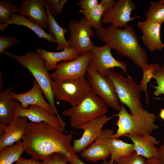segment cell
<instances>
[{"mask_svg":"<svg viewBox=\"0 0 164 164\" xmlns=\"http://www.w3.org/2000/svg\"><path fill=\"white\" fill-rule=\"evenodd\" d=\"M72 138L71 133L63 134L48 123L30 121L27 123L22 143L24 152L36 159L43 161L59 153L70 163L77 156L70 145Z\"/></svg>","mask_w":164,"mask_h":164,"instance_id":"6da1fadb","label":"cell"},{"mask_svg":"<svg viewBox=\"0 0 164 164\" xmlns=\"http://www.w3.org/2000/svg\"><path fill=\"white\" fill-rule=\"evenodd\" d=\"M97 39L114 50L119 55L129 58L137 67L142 68L148 64L145 49L139 44L137 35L131 25L123 29L111 25L96 30Z\"/></svg>","mask_w":164,"mask_h":164,"instance_id":"7a4b0ae2","label":"cell"},{"mask_svg":"<svg viewBox=\"0 0 164 164\" xmlns=\"http://www.w3.org/2000/svg\"><path fill=\"white\" fill-rule=\"evenodd\" d=\"M3 54L17 61L31 73L40 87L49 103L54 108L61 125H63L65 122L60 116L56 107L50 73L47 70L45 61L41 55L36 52L30 51H27L23 56L13 54L7 51Z\"/></svg>","mask_w":164,"mask_h":164,"instance_id":"3957f363","label":"cell"},{"mask_svg":"<svg viewBox=\"0 0 164 164\" xmlns=\"http://www.w3.org/2000/svg\"><path fill=\"white\" fill-rule=\"evenodd\" d=\"M121 108L116 114L118 119L116 123L118 127L112 137L118 138L127 134L138 136L151 135L159 126L155 123V114L144 109L135 114L129 113L120 103Z\"/></svg>","mask_w":164,"mask_h":164,"instance_id":"277c9868","label":"cell"},{"mask_svg":"<svg viewBox=\"0 0 164 164\" xmlns=\"http://www.w3.org/2000/svg\"><path fill=\"white\" fill-rule=\"evenodd\" d=\"M108 112L104 101L91 91L77 105L64 111L62 114L69 117L71 127L77 129L95 118Z\"/></svg>","mask_w":164,"mask_h":164,"instance_id":"5b68a950","label":"cell"},{"mask_svg":"<svg viewBox=\"0 0 164 164\" xmlns=\"http://www.w3.org/2000/svg\"><path fill=\"white\" fill-rule=\"evenodd\" d=\"M106 76L113 82L120 103L128 108L130 114H135L144 109L140 84L113 69L108 70Z\"/></svg>","mask_w":164,"mask_h":164,"instance_id":"8992f818","label":"cell"},{"mask_svg":"<svg viewBox=\"0 0 164 164\" xmlns=\"http://www.w3.org/2000/svg\"><path fill=\"white\" fill-rule=\"evenodd\" d=\"M52 89L56 100L67 102L72 106L80 103L91 91L85 77L53 81Z\"/></svg>","mask_w":164,"mask_h":164,"instance_id":"52a82bcc","label":"cell"},{"mask_svg":"<svg viewBox=\"0 0 164 164\" xmlns=\"http://www.w3.org/2000/svg\"><path fill=\"white\" fill-rule=\"evenodd\" d=\"M92 27L84 16L78 21L71 20L68 25L70 32L67 41L70 48L80 55L91 51L95 46L90 39L95 35Z\"/></svg>","mask_w":164,"mask_h":164,"instance_id":"ba28073f","label":"cell"},{"mask_svg":"<svg viewBox=\"0 0 164 164\" xmlns=\"http://www.w3.org/2000/svg\"><path fill=\"white\" fill-rule=\"evenodd\" d=\"M87 73L92 92L101 98L107 106L119 112L120 104L112 81L95 70L87 69Z\"/></svg>","mask_w":164,"mask_h":164,"instance_id":"9c48e42d","label":"cell"},{"mask_svg":"<svg viewBox=\"0 0 164 164\" xmlns=\"http://www.w3.org/2000/svg\"><path fill=\"white\" fill-rule=\"evenodd\" d=\"M111 49L107 45L101 46H95L91 51V57L87 69L95 70L103 76L106 77L108 70L118 67L127 74L128 77L132 78L127 73V64L122 61L116 59L112 54Z\"/></svg>","mask_w":164,"mask_h":164,"instance_id":"30bf717a","label":"cell"},{"mask_svg":"<svg viewBox=\"0 0 164 164\" xmlns=\"http://www.w3.org/2000/svg\"><path fill=\"white\" fill-rule=\"evenodd\" d=\"M91 57L89 51L72 60L61 62L55 71L50 73L51 79L53 81H59L85 77Z\"/></svg>","mask_w":164,"mask_h":164,"instance_id":"8fae6325","label":"cell"},{"mask_svg":"<svg viewBox=\"0 0 164 164\" xmlns=\"http://www.w3.org/2000/svg\"><path fill=\"white\" fill-rule=\"evenodd\" d=\"M136 8L135 3L132 0H118L111 10L103 15L102 23L117 28L125 27L128 22L136 18V15L131 17Z\"/></svg>","mask_w":164,"mask_h":164,"instance_id":"7c38bea8","label":"cell"},{"mask_svg":"<svg viewBox=\"0 0 164 164\" xmlns=\"http://www.w3.org/2000/svg\"><path fill=\"white\" fill-rule=\"evenodd\" d=\"M111 118L106 114L102 115L78 128L77 129H82L84 132L81 138L73 142L74 152H80L93 143L101 134L103 126Z\"/></svg>","mask_w":164,"mask_h":164,"instance_id":"4fadbf2b","label":"cell"},{"mask_svg":"<svg viewBox=\"0 0 164 164\" xmlns=\"http://www.w3.org/2000/svg\"><path fill=\"white\" fill-rule=\"evenodd\" d=\"M15 110L13 120L17 117H26L31 122H44L50 124L58 131H63L60 122L58 117L50 114L38 105H31L28 108H25L18 103Z\"/></svg>","mask_w":164,"mask_h":164,"instance_id":"5bb4252c","label":"cell"},{"mask_svg":"<svg viewBox=\"0 0 164 164\" xmlns=\"http://www.w3.org/2000/svg\"><path fill=\"white\" fill-rule=\"evenodd\" d=\"M112 130L103 129L100 135L88 147L82 151L81 155L87 161L95 163L106 160L111 155L108 143L114 134Z\"/></svg>","mask_w":164,"mask_h":164,"instance_id":"9a60e30c","label":"cell"},{"mask_svg":"<svg viewBox=\"0 0 164 164\" xmlns=\"http://www.w3.org/2000/svg\"><path fill=\"white\" fill-rule=\"evenodd\" d=\"M43 93L40 87L35 79L32 87L29 91L21 94H16L12 91L11 95L19 102L21 106L24 108H28L30 105H36L40 107L50 114L56 115L52 105L44 99Z\"/></svg>","mask_w":164,"mask_h":164,"instance_id":"2e32d148","label":"cell"},{"mask_svg":"<svg viewBox=\"0 0 164 164\" xmlns=\"http://www.w3.org/2000/svg\"><path fill=\"white\" fill-rule=\"evenodd\" d=\"M161 24L146 20L137 23V26L142 33L143 43L151 52L164 48V43L161 38Z\"/></svg>","mask_w":164,"mask_h":164,"instance_id":"e0dca14e","label":"cell"},{"mask_svg":"<svg viewBox=\"0 0 164 164\" xmlns=\"http://www.w3.org/2000/svg\"><path fill=\"white\" fill-rule=\"evenodd\" d=\"M46 3L45 0H23L21 2L20 13L26 16L43 29H46L49 19L45 8Z\"/></svg>","mask_w":164,"mask_h":164,"instance_id":"ac0fdd59","label":"cell"},{"mask_svg":"<svg viewBox=\"0 0 164 164\" xmlns=\"http://www.w3.org/2000/svg\"><path fill=\"white\" fill-rule=\"evenodd\" d=\"M28 120L26 117H17L8 125L5 132L0 136V151L13 145L23 139Z\"/></svg>","mask_w":164,"mask_h":164,"instance_id":"d6986e66","label":"cell"},{"mask_svg":"<svg viewBox=\"0 0 164 164\" xmlns=\"http://www.w3.org/2000/svg\"><path fill=\"white\" fill-rule=\"evenodd\" d=\"M124 136L128 138L133 142L137 155L146 159L158 158L159 149L155 146L159 144V142L153 136L151 135L138 136L127 134Z\"/></svg>","mask_w":164,"mask_h":164,"instance_id":"ffe728a7","label":"cell"},{"mask_svg":"<svg viewBox=\"0 0 164 164\" xmlns=\"http://www.w3.org/2000/svg\"><path fill=\"white\" fill-rule=\"evenodd\" d=\"M11 24L27 27L33 32L39 38L45 39L52 43H56V39L53 34L47 33L39 24L31 21L20 13L12 14L10 20L8 22L4 24H0V31L3 32L8 26Z\"/></svg>","mask_w":164,"mask_h":164,"instance_id":"44dd1931","label":"cell"},{"mask_svg":"<svg viewBox=\"0 0 164 164\" xmlns=\"http://www.w3.org/2000/svg\"><path fill=\"white\" fill-rule=\"evenodd\" d=\"M36 52L41 55L46 62V66L48 71L56 70L57 63L63 61H69L78 57L80 55L74 49L65 48L59 52H51L37 48Z\"/></svg>","mask_w":164,"mask_h":164,"instance_id":"7402d4cb","label":"cell"},{"mask_svg":"<svg viewBox=\"0 0 164 164\" xmlns=\"http://www.w3.org/2000/svg\"><path fill=\"white\" fill-rule=\"evenodd\" d=\"M11 88L0 91V125H8L13 121L15 109L18 101L12 97Z\"/></svg>","mask_w":164,"mask_h":164,"instance_id":"603a6c76","label":"cell"},{"mask_svg":"<svg viewBox=\"0 0 164 164\" xmlns=\"http://www.w3.org/2000/svg\"><path fill=\"white\" fill-rule=\"evenodd\" d=\"M45 8L48 16L49 22L48 28L50 33L54 36L56 41L57 50H63L65 48H70L69 44L65 38V34L67 32V29L61 27L56 22L55 18L51 14L48 4L46 2Z\"/></svg>","mask_w":164,"mask_h":164,"instance_id":"cb8c5ba5","label":"cell"},{"mask_svg":"<svg viewBox=\"0 0 164 164\" xmlns=\"http://www.w3.org/2000/svg\"><path fill=\"white\" fill-rule=\"evenodd\" d=\"M108 146L111 152L109 162L114 163L119 157L129 154L135 151L133 143H126L112 137L108 143Z\"/></svg>","mask_w":164,"mask_h":164,"instance_id":"d4e9b609","label":"cell"},{"mask_svg":"<svg viewBox=\"0 0 164 164\" xmlns=\"http://www.w3.org/2000/svg\"><path fill=\"white\" fill-rule=\"evenodd\" d=\"M24 152L20 141L13 145L0 151V164H12L17 162Z\"/></svg>","mask_w":164,"mask_h":164,"instance_id":"484cf974","label":"cell"},{"mask_svg":"<svg viewBox=\"0 0 164 164\" xmlns=\"http://www.w3.org/2000/svg\"><path fill=\"white\" fill-rule=\"evenodd\" d=\"M78 11L83 15L87 21L96 30L100 29L102 27V18L104 14V10L100 3L91 10L80 9Z\"/></svg>","mask_w":164,"mask_h":164,"instance_id":"4316f807","label":"cell"},{"mask_svg":"<svg viewBox=\"0 0 164 164\" xmlns=\"http://www.w3.org/2000/svg\"><path fill=\"white\" fill-rule=\"evenodd\" d=\"M146 20L162 24L164 22V4L159 0L151 2L145 12Z\"/></svg>","mask_w":164,"mask_h":164,"instance_id":"83f0119b","label":"cell"},{"mask_svg":"<svg viewBox=\"0 0 164 164\" xmlns=\"http://www.w3.org/2000/svg\"><path fill=\"white\" fill-rule=\"evenodd\" d=\"M20 7L13 4L10 0L0 1V23L4 24L11 20V15L14 13H20Z\"/></svg>","mask_w":164,"mask_h":164,"instance_id":"f1b7e54d","label":"cell"},{"mask_svg":"<svg viewBox=\"0 0 164 164\" xmlns=\"http://www.w3.org/2000/svg\"><path fill=\"white\" fill-rule=\"evenodd\" d=\"M158 63H154L147 64L142 68V78L140 84L141 91H144L145 96V103L147 105L149 104V95L147 90V85L151 79L153 78L154 72Z\"/></svg>","mask_w":164,"mask_h":164,"instance_id":"f546056e","label":"cell"},{"mask_svg":"<svg viewBox=\"0 0 164 164\" xmlns=\"http://www.w3.org/2000/svg\"><path fill=\"white\" fill-rule=\"evenodd\" d=\"M153 78L156 80L157 85L152 84L151 86L155 89L154 94L156 96L163 94L164 95V64L160 65L158 63L154 72ZM158 100H164V98H156Z\"/></svg>","mask_w":164,"mask_h":164,"instance_id":"4dcf8cb0","label":"cell"},{"mask_svg":"<svg viewBox=\"0 0 164 164\" xmlns=\"http://www.w3.org/2000/svg\"><path fill=\"white\" fill-rule=\"evenodd\" d=\"M146 159L143 157L137 155L135 151L118 158L115 162L117 164H145Z\"/></svg>","mask_w":164,"mask_h":164,"instance_id":"1f68e13d","label":"cell"},{"mask_svg":"<svg viewBox=\"0 0 164 164\" xmlns=\"http://www.w3.org/2000/svg\"><path fill=\"white\" fill-rule=\"evenodd\" d=\"M21 40L15 36H0V55H1L10 47L19 44Z\"/></svg>","mask_w":164,"mask_h":164,"instance_id":"d6a6232c","label":"cell"},{"mask_svg":"<svg viewBox=\"0 0 164 164\" xmlns=\"http://www.w3.org/2000/svg\"><path fill=\"white\" fill-rule=\"evenodd\" d=\"M49 5L51 14L53 15L58 16L62 12L64 5L67 2V0H45Z\"/></svg>","mask_w":164,"mask_h":164,"instance_id":"836d02e7","label":"cell"},{"mask_svg":"<svg viewBox=\"0 0 164 164\" xmlns=\"http://www.w3.org/2000/svg\"><path fill=\"white\" fill-rule=\"evenodd\" d=\"M42 162L43 164H67L68 162L66 157L59 153L52 154L48 159Z\"/></svg>","mask_w":164,"mask_h":164,"instance_id":"e575fe53","label":"cell"},{"mask_svg":"<svg viewBox=\"0 0 164 164\" xmlns=\"http://www.w3.org/2000/svg\"><path fill=\"white\" fill-rule=\"evenodd\" d=\"M99 3L97 0H79L77 5L80 6L81 9L89 11L94 8Z\"/></svg>","mask_w":164,"mask_h":164,"instance_id":"d590c367","label":"cell"},{"mask_svg":"<svg viewBox=\"0 0 164 164\" xmlns=\"http://www.w3.org/2000/svg\"><path fill=\"white\" fill-rule=\"evenodd\" d=\"M15 164H43V162L39 159L32 157L28 159H25L21 157Z\"/></svg>","mask_w":164,"mask_h":164,"instance_id":"8d00e7d4","label":"cell"},{"mask_svg":"<svg viewBox=\"0 0 164 164\" xmlns=\"http://www.w3.org/2000/svg\"><path fill=\"white\" fill-rule=\"evenodd\" d=\"M116 2L115 0H101L100 3L102 5L104 8V14L107 13L114 6Z\"/></svg>","mask_w":164,"mask_h":164,"instance_id":"74e56055","label":"cell"},{"mask_svg":"<svg viewBox=\"0 0 164 164\" xmlns=\"http://www.w3.org/2000/svg\"><path fill=\"white\" fill-rule=\"evenodd\" d=\"M157 158L162 164H164V141L159 149Z\"/></svg>","mask_w":164,"mask_h":164,"instance_id":"f35d334b","label":"cell"},{"mask_svg":"<svg viewBox=\"0 0 164 164\" xmlns=\"http://www.w3.org/2000/svg\"><path fill=\"white\" fill-rule=\"evenodd\" d=\"M145 164H162L157 158L152 157L146 159Z\"/></svg>","mask_w":164,"mask_h":164,"instance_id":"ab89813d","label":"cell"},{"mask_svg":"<svg viewBox=\"0 0 164 164\" xmlns=\"http://www.w3.org/2000/svg\"><path fill=\"white\" fill-rule=\"evenodd\" d=\"M70 163V164H85L81 160L78 156L74 158Z\"/></svg>","mask_w":164,"mask_h":164,"instance_id":"60d3db41","label":"cell"},{"mask_svg":"<svg viewBox=\"0 0 164 164\" xmlns=\"http://www.w3.org/2000/svg\"><path fill=\"white\" fill-rule=\"evenodd\" d=\"M8 125H0V136H1L5 132Z\"/></svg>","mask_w":164,"mask_h":164,"instance_id":"b9f144b4","label":"cell"},{"mask_svg":"<svg viewBox=\"0 0 164 164\" xmlns=\"http://www.w3.org/2000/svg\"><path fill=\"white\" fill-rule=\"evenodd\" d=\"M159 116L162 119L164 120V107L160 109Z\"/></svg>","mask_w":164,"mask_h":164,"instance_id":"7bdbcfd3","label":"cell"},{"mask_svg":"<svg viewBox=\"0 0 164 164\" xmlns=\"http://www.w3.org/2000/svg\"><path fill=\"white\" fill-rule=\"evenodd\" d=\"M0 91H2V90L3 87V81H2V71H1V70H0Z\"/></svg>","mask_w":164,"mask_h":164,"instance_id":"ee69618b","label":"cell"},{"mask_svg":"<svg viewBox=\"0 0 164 164\" xmlns=\"http://www.w3.org/2000/svg\"><path fill=\"white\" fill-rule=\"evenodd\" d=\"M102 164H117L115 162L113 164L111 163L109 161H106V160H104Z\"/></svg>","mask_w":164,"mask_h":164,"instance_id":"f6af8a7d","label":"cell"},{"mask_svg":"<svg viewBox=\"0 0 164 164\" xmlns=\"http://www.w3.org/2000/svg\"><path fill=\"white\" fill-rule=\"evenodd\" d=\"M162 3L164 4V0H159Z\"/></svg>","mask_w":164,"mask_h":164,"instance_id":"bcb514c9","label":"cell"}]
</instances>
